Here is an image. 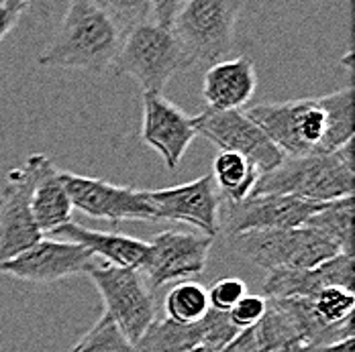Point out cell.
<instances>
[{
	"instance_id": "1",
	"label": "cell",
	"mask_w": 355,
	"mask_h": 352,
	"mask_svg": "<svg viewBox=\"0 0 355 352\" xmlns=\"http://www.w3.org/2000/svg\"><path fill=\"white\" fill-rule=\"evenodd\" d=\"M284 157L333 153L354 141V90L343 88L320 98L268 102L245 110Z\"/></svg>"
},
{
	"instance_id": "2",
	"label": "cell",
	"mask_w": 355,
	"mask_h": 352,
	"mask_svg": "<svg viewBox=\"0 0 355 352\" xmlns=\"http://www.w3.org/2000/svg\"><path fill=\"white\" fill-rule=\"evenodd\" d=\"M123 31L90 0H71L51 45L39 55L41 68H66L90 73L110 71Z\"/></svg>"
},
{
	"instance_id": "3",
	"label": "cell",
	"mask_w": 355,
	"mask_h": 352,
	"mask_svg": "<svg viewBox=\"0 0 355 352\" xmlns=\"http://www.w3.org/2000/svg\"><path fill=\"white\" fill-rule=\"evenodd\" d=\"M354 141L333 153L284 157L278 167L257 177L251 196L278 194L306 202H333L354 196Z\"/></svg>"
},
{
	"instance_id": "4",
	"label": "cell",
	"mask_w": 355,
	"mask_h": 352,
	"mask_svg": "<svg viewBox=\"0 0 355 352\" xmlns=\"http://www.w3.org/2000/svg\"><path fill=\"white\" fill-rule=\"evenodd\" d=\"M190 66L172 29L145 21L123 33L110 71L133 77L143 92L162 94L168 82Z\"/></svg>"
},
{
	"instance_id": "5",
	"label": "cell",
	"mask_w": 355,
	"mask_h": 352,
	"mask_svg": "<svg viewBox=\"0 0 355 352\" xmlns=\"http://www.w3.org/2000/svg\"><path fill=\"white\" fill-rule=\"evenodd\" d=\"M241 0H186L172 21V33L190 64H214L235 43Z\"/></svg>"
},
{
	"instance_id": "6",
	"label": "cell",
	"mask_w": 355,
	"mask_h": 352,
	"mask_svg": "<svg viewBox=\"0 0 355 352\" xmlns=\"http://www.w3.org/2000/svg\"><path fill=\"white\" fill-rule=\"evenodd\" d=\"M233 248L249 263L270 271L278 269H311L331 257L339 248L309 226L249 230L231 237Z\"/></svg>"
},
{
	"instance_id": "7",
	"label": "cell",
	"mask_w": 355,
	"mask_h": 352,
	"mask_svg": "<svg viewBox=\"0 0 355 352\" xmlns=\"http://www.w3.org/2000/svg\"><path fill=\"white\" fill-rule=\"evenodd\" d=\"M86 275L96 285L105 302V314L114 319L131 342L137 344L143 332L155 319V304L141 273L137 269L94 261Z\"/></svg>"
},
{
	"instance_id": "8",
	"label": "cell",
	"mask_w": 355,
	"mask_h": 352,
	"mask_svg": "<svg viewBox=\"0 0 355 352\" xmlns=\"http://www.w3.org/2000/svg\"><path fill=\"white\" fill-rule=\"evenodd\" d=\"M196 135L209 139L218 151L239 153L249 159L259 176L278 167L284 159L282 151L266 137V133L249 118L248 114L237 110H214L205 108L200 114L190 118Z\"/></svg>"
},
{
	"instance_id": "9",
	"label": "cell",
	"mask_w": 355,
	"mask_h": 352,
	"mask_svg": "<svg viewBox=\"0 0 355 352\" xmlns=\"http://www.w3.org/2000/svg\"><path fill=\"white\" fill-rule=\"evenodd\" d=\"M43 157V153L29 155L23 165L6 176L0 192V265L43 239L31 214V192Z\"/></svg>"
},
{
	"instance_id": "10",
	"label": "cell",
	"mask_w": 355,
	"mask_h": 352,
	"mask_svg": "<svg viewBox=\"0 0 355 352\" xmlns=\"http://www.w3.org/2000/svg\"><path fill=\"white\" fill-rule=\"evenodd\" d=\"M60 176L68 189L73 210L90 218L110 220L112 224L123 220L157 222L143 189L114 185L98 177L78 176L70 172H60Z\"/></svg>"
},
{
	"instance_id": "11",
	"label": "cell",
	"mask_w": 355,
	"mask_h": 352,
	"mask_svg": "<svg viewBox=\"0 0 355 352\" xmlns=\"http://www.w3.org/2000/svg\"><path fill=\"white\" fill-rule=\"evenodd\" d=\"M213 241L211 237L164 230L149 241L147 257L137 271L147 287H162L166 283L200 275L207 267Z\"/></svg>"
},
{
	"instance_id": "12",
	"label": "cell",
	"mask_w": 355,
	"mask_h": 352,
	"mask_svg": "<svg viewBox=\"0 0 355 352\" xmlns=\"http://www.w3.org/2000/svg\"><path fill=\"white\" fill-rule=\"evenodd\" d=\"M322 204L306 202L294 196L255 194L235 204L227 202L218 214V224L229 237H237L249 230L296 228L302 226L315 212H319Z\"/></svg>"
},
{
	"instance_id": "13",
	"label": "cell",
	"mask_w": 355,
	"mask_h": 352,
	"mask_svg": "<svg viewBox=\"0 0 355 352\" xmlns=\"http://www.w3.org/2000/svg\"><path fill=\"white\" fill-rule=\"evenodd\" d=\"M147 202L151 204L155 220H174L196 226L205 237L214 239L220 232L218 214H220V196L214 185L211 174L200 176L194 181L145 192Z\"/></svg>"
},
{
	"instance_id": "14",
	"label": "cell",
	"mask_w": 355,
	"mask_h": 352,
	"mask_svg": "<svg viewBox=\"0 0 355 352\" xmlns=\"http://www.w3.org/2000/svg\"><path fill=\"white\" fill-rule=\"evenodd\" d=\"M94 261L96 259L80 245L41 239L15 259L2 263L0 275H10L37 285H49L76 275H86Z\"/></svg>"
},
{
	"instance_id": "15",
	"label": "cell",
	"mask_w": 355,
	"mask_h": 352,
	"mask_svg": "<svg viewBox=\"0 0 355 352\" xmlns=\"http://www.w3.org/2000/svg\"><path fill=\"white\" fill-rule=\"evenodd\" d=\"M196 139V131L176 104L157 92H143L141 141L159 153L166 167L176 172L188 147Z\"/></svg>"
},
{
	"instance_id": "16",
	"label": "cell",
	"mask_w": 355,
	"mask_h": 352,
	"mask_svg": "<svg viewBox=\"0 0 355 352\" xmlns=\"http://www.w3.org/2000/svg\"><path fill=\"white\" fill-rule=\"evenodd\" d=\"M327 287H355L354 254L339 252L329 261L311 269H278L270 271L263 281V293L268 299H313Z\"/></svg>"
},
{
	"instance_id": "17",
	"label": "cell",
	"mask_w": 355,
	"mask_h": 352,
	"mask_svg": "<svg viewBox=\"0 0 355 352\" xmlns=\"http://www.w3.org/2000/svg\"><path fill=\"white\" fill-rule=\"evenodd\" d=\"M257 88V71L248 55L235 59H218L205 73L202 96L209 108L237 110L253 98Z\"/></svg>"
},
{
	"instance_id": "18",
	"label": "cell",
	"mask_w": 355,
	"mask_h": 352,
	"mask_svg": "<svg viewBox=\"0 0 355 352\" xmlns=\"http://www.w3.org/2000/svg\"><path fill=\"white\" fill-rule=\"evenodd\" d=\"M51 239L58 241H68L73 245L84 247L92 257H101L108 265L116 267H129V269H139L141 263L147 257L149 243L119 234V232H103V230H90L82 224L66 222L60 228L49 232Z\"/></svg>"
},
{
	"instance_id": "19",
	"label": "cell",
	"mask_w": 355,
	"mask_h": 352,
	"mask_svg": "<svg viewBox=\"0 0 355 352\" xmlns=\"http://www.w3.org/2000/svg\"><path fill=\"white\" fill-rule=\"evenodd\" d=\"M71 202L68 189L62 181L60 169L45 155L37 174L35 185L31 192V214L43 234L60 228L71 220Z\"/></svg>"
},
{
	"instance_id": "20",
	"label": "cell",
	"mask_w": 355,
	"mask_h": 352,
	"mask_svg": "<svg viewBox=\"0 0 355 352\" xmlns=\"http://www.w3.org/2000/svg\"><path fill=\"white\" fill-rule=\"evenodd\" d=\"M211 176H213L220 200L235 204L251 196L259 172L243 155L220 151L214 159Z\"/></svg>"
},
{
	"instance_id": "21",
	"label": "cell",
	"mask_w": 355,
	"mask_h": 352,
	"mask_svg": "<svg viewBox=\"0 0 355 352\" xmlns=\"http://www.w3.org/2000/svg\"><path fill=\"white\" fill-rule=\"evenodd\" d=\"M304 226L317 230L327 241H331L339 252L354 254V196L324 202Z\"/></svg>"
},
{
	"instance_id": "22",
	"label": "cell",
	"mask_w": 355,
	"mask_h": 352,
	"mask_svg": "<svg viewBox=\"0 0 355 352\" xmlns=\"http://www.w3.org/2000/svg\"><path fill=\"white\" fill-rule=\"evenodd\" d=\"M202 346L200 322L178 324L174 319H153L137 342L139 352H188Z\"/></svg>"
},
{
	"instance_id": "23",
	"label": "cell",
	"mask_w": 355,
	"mask_h": 352,
	"mask_svg": "<svg viewBox=\"0 0 355 352\" xmlns=\"http://www.w3.org/2000/svg\"><path fill=\"white\" fill-rule=\"evenodd\" d=\"M166 314L178 324H196L211 310L207 287L198 281H178L166 295Z\"/></svg>"
},
{
	"instance_id": "24",
	"label": "cell",
	"mask_w": 355,
	"mask_h": 352,
	"mask_svg": "<svg viewBox=\"0 0 355 352\" xmlns=\"http://www.w3.org/2000/svg\"><path fill=\"white\" fill-rule=\"evenodd\" d=\"M71 352H139V349L123 334L112 317L103 314Z\"/></svg>"
},
{
	"instance_id": "25",
	"label": "cell",
	"mask_w": 355,
	"mask_h": 352,
	"mask_svg": "<svg viewBox=\"0 0 355 352\" xmlns=\"http://www.w3.org/2000/svg\"><path fill=\"white\" fill-rule=\"evenodd\" d=\"M311 306L320 324L333 326L354 316L355 295L352 289L345 287H327L311 299Z\"/></svg>"
},
{
	"instance_id": "26",
	"label": "cell",
	"mask_w": 355,
	"mask_h": 352,
	"mask_svg": "<svg viewBox=\"0 0 355 352\" xmlns=\"http://www.w3.org/2000/svg\"><path fill=\"white\" fill-rule=\"evenodd\" d=\"M90 2L108 15L123 33L139 23L149 21L151 17V0H90Z\"/></svg>"
},
{
	"instance_id": "27",
	"label": "cell",
	"mask_w": 355,
	"mask_h": 352,
	"mask_svg": "<svg viewBox=\"0 0 355 352\" xmlns=\"http://www.w3.org/2000/svg\"><path fill=\"white\" fill-rule=\"evenodd\" d=\"M200 322V330H202V346L211 349V351L220 352L241 330L231 322L229 312H220L211 308Z\"/></svg>"
},
{
	"instance_id": "28",
	"label": "cell",
	"mask_w": 355,
	"mask_h": 352,
	"mask_svg": "<svg viewBox=\"0 0 355 352\" xmlns=\"http://www.w3.org/2000/svg\"><path fill=\"white\" fill-rule=\"evenodd\" d=\"M207 293H209L211 308L220 310V312H229L248 293V285L237 277H223V279L214 281L207 289Z\"/></svg>"
},
{
	"instance_id": "29",
	"label": "cell",
	"mask_w": 355,
	"mask_h": 352,
	"mask_svg": "<svg viewBox=\"0 0 355 352\" xmlns=\"http://www.w3.org/2000/svg\"><path fill=\"white\" fill-rule=\"evenodd\" d=\"M266 310H268V297L245 293L229 310V317L239 330H245V328H253L261 317L266 316Z\"/></svg>"
},
{
	"instance_id": "30",
	"label": "cell",
	"mask_w": 355,
	"mask_h": 352,
	"mask_svg": "<svg viewBox=\"0 0 355 352\" xmlns=\"http://www.w3.org/2000/svg\"><path fill=\"white\" fill-rule=\"evenodd\" d=\"M186 0H151V17L153 23L164 25V27H172V21L178 15V10L182 8Z\"/></svg>"
},
{
	"instance_id": "31",
	"label": "cell",
	"mask_w": 355,
	"mask_h": 352,
	"mask_svg": "<svg viewBox=\"0 0 355 352\" xmlns=\"http://www.w3.org/2000/svg\"><path fill=\"white\" fill-rule=\"evenodd\" d=\"M220 352H259L257 338H255V328L241 330Z\"/></svg>"
},
{
	"instance_id": "32",
	"label": "cell",
	"mask_w": 355,
	"mask_h": 352,
	"mask_svg": "<svg viewBox=\"0 0 355 352\" xmlns=\"http://www.w3.org/2000/svg\"><path fill=\"white\" fill-rule=\"evenodd\" d=\"M17 21H19V15L10 12L4 4H0V41L12 31Z\"/></svg>"
},
{
	"instance_id": "33",
	"label": "cell",
	"mask_w": 355,
	"mask_h": 352,
	"mask_svg": "<svg viewBox=\"0 0 355 352\" xmlns=\"http://www.w3.org/2000/svg\"><path fill=\"white\" fill-rule=\"evenodd\" d=\"M302 352H354V338L333 342V344H320V346H311Z\"/></svg>"
},
{
	"instance_id": "34",
	"label": "cell",
	"mask_w": 355,
	"mask_h": 352,
	"mask_svg": "<svg viewBox=\"0 0 355 352\" xmlns=\"http://www.w3.org/2000/svg\"><path fill=\"white\" fill-rule=\"evenodd\" d=\"M29 2H31V0H2V4H4L10 12H15V15H21V12L29 6Z\"/></svg>"
},
{
	"instance_id": "35",
	"label": "cell",
	"mask_w": 355,
	"mask_h": 352,
	"mask_svg": "<svg viewBox=\"0 0 355 352\" xmlns=\"http://www.w3.org/2000/svg\"><path fill=\"white\" fill-rule=\"evenodd\" d=\"M188 352H216V351H211V349H207V346H198V349H192V351Z\"/></svg>"
},
{
	"instance_id": "36",
	"label": "cell",
	"mask_w": 355,
	"mask_h": 352,
	"mask_svg": "<svg viewBox=\"0 0 355 352\" xmlns=\"http://www.w3.org/2000/svg\"><path fill=\"white\" fill-rule=\"evenodd\" d=\"M0 4H2V0H0Z\"/></svg>"
}]
</instances>
